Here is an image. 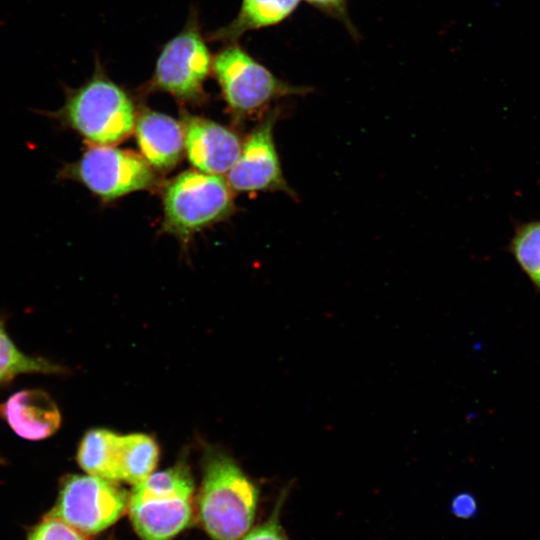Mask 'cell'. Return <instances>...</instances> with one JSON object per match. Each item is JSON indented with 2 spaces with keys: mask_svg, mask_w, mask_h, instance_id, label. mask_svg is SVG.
Segmentation results:
<instances>
[{
  "mask_svg": "<svg viewBox=\"0 0 540 540\" xmlns=\"http://www.w3.org/2000/svg\"><path fill=\"white\" fill-rule=\"evenodd\" d=\"M63 104L39 111L58 128L70 130L88 145L114 146L134 131L138 112L128 92L112 80L98 57L92 75L80 86L62 85Z\"/></svg>",
  "mask_w": 540,
  "mask_h": 540,
  "instance_id": "1",
  "label": "cell"
},
{
  "mask_svg": "<svg viewBox=\"0 0 540 540\" xmlns=\"http://www.w3.org/2000/svg\"><path fill=\"white\" fill-rule=\"evenodd\" d=\"M258 490L238 465L222 454L207 457L198 517L214 540H239L253 524Z\"/></svg>",
  "mask_w": 540,
  "mask_h": 540,
  "instance_id": "2",
  "label": "cell"
},
{
  "mask_svg": "<svg viewBox=\"0 0 540 540\" xmlns=\"http://www.w3.org/2000/svg\"><path fill=\"white\" fill-rule=\"evenodd\" d=\"M233 190L220 175L198 170L178 174L162 190V230L182 241L235 210Z\"/></svg>",
  "mask_w": 540,
  "mask_h": 540,
  "instance_id": "3",
  "label": "cell"
},
{
  "mask_svg": "<svg viewBox=\"0 0 540 540\" xmlns=\"http://www.w3.org/2000/svg\"><path fill=\"white\" fill-rule=\"evenodd\" d=\"M57 179L82 185L103 203L154 189L159 183L157 171L141 154L102 145H88L77 160L63 163Z\"/></svg>",
  "mask_w": 540,
  "mask_h": 540,
  "instance_id": "4",
  "label": "cell"
},
{
  "mask_svg": "<svg viewBox=\"0 0 540 540\" xmlns=\"http://www.w3.org/2000/svg\"><path fill=\"white\" fill-rule=\"evenodd\" d=\"M212 72L228 108L239 117L258 113L280 98L312 91L278 78L236 42L213 57Z\"/></svg>",
  "mask_w": 540,
  "mask_h": 540,
  "instance_id": "5",
  "label": "cell"
},
{
  "mask_svg": "<svg viewBox=\"0 0 540 540\" xmlns=\"http://www.w3.org/2000/svg\"><path fill=\"white\" fill-rule=\"evenodd\" d=\"M213 57L196 15L165 43L148 83L149 91H162L181 102H199L206 96L204 83L212 72Z\"/></svg>",
  "mask_w": 540,
  "mask_h": 540,
  "instance_id": "6",
  "label": "cell"
},
{
  "mask_svg": "<svg viewBox=\"0 0 540 540\" xmlns=\"http://www.w3.org/2000/svg\"><path fill=\"white\" fill-rule=\"evenodd\" d=\"M128 504V493L116 482L90 474H73L61 481L50 513L85 535H92L114 524Z\"/></svg>",
  "mask_w": 540,
  "mask_h": 540,
  "instance_id": "7",
  "label": "cell"
},
{
  "mask_svg": "<svg viewBox=\"0 0 540 540\" xmlns=\"http://www.w3.org/2000/svg\"><path fill=\"white\" fill-rule=\"evenodd\" d=\"M279 114L278 108L268 112L242 143L236 163L226 174L233 191L283 192L296 198L284 177L274 141L273 131Z\"/></svg>",
  "mask_w": 540,
  "mask_h": 540,
  "instance_id": "8",
  "label": "cell"
},
{
  "mask_svg": "<svg viewBox=\"0 0 540 540\" xmlns=\"http://www.w3.org/2000/svg\"><path fill=\"white\" fill-rule=\"evenodd\" d=\"M184 151L198 171L223 175L236 163L242 141L228 127L202 116L182 114Z\"/></svg>",
  "mask_w": 540,
  "mask_h": 540,
  "instance_id": "9",
  "label": "cell"
},
{
  "mask_svg": "<svg viewBox=\"0 0 540 540\" xmlns=\"http://www.w3.org/2000/svg\"><path fill=\"white\" fill-rule=\"evenodd\" d=\"M134 130L141 156L155 171L168 172L180 162L184 152L181 122L164 113L142 109Z\"/></svg>",
  "mask_w": 540,
  "mask_h": 540,
  "instance_id": "10",
  "label": "cell"
},
{
  "mask_svg": "<svg viewBox=\"0 0 540 540\" xmlns=\"http://www.w3.org/2000/svg\"><path fill=\"white\" fill-rule=\"evenodd\" d=\"M0 416L21 438L38 441L60 427L61 414L54 400L39 389L16 392L0 404Z\"/></svg>",
  "mask_w": 540,
  "mask_h": 540,
  "instance_id": "11",
  "label": "cell"
},
{
  "mask_svg": "<svg viewBox=\"0 0 540 540\" xmlns=\"http://www.w3.org/2000/svg\"><path fill=\"white\" fill-rule=\"evenodd\" d=\"M128 511L142 540H171L189 525L192 518L191 499L129 503Z\"/></svg>",
  "mask_w": 540,
  "mask_h": 540,
  "instance_id": "12",
  "label": "cell"
},
{
  "mask_svg": "<svg viewBox=\"0 0 540 540\" xmlns=\"http://www.w3.org/2000/svg\"><path fill=\"white\" fill-rule=\"evenodd\" d=\"M300 0H242L235 18L211 34L213 41L236 42L243 34L279 24L298 7Z\"/></svg>",
  "mask_w": 540,
  "mask_h": 540,
  "instance_id": "13",
  "label": "cell"
},
{
  "mask_svg": "<svg viewBox=\"0 0 540 540\" xmlns=\"http://www.w3.org/2000/svg\"><path fill=\"white\" fill-rule=\"evenodd\" d=\"M121 435L104 428L87 431L82 437L77 461L87 474L109 481H121Z\"/></svg>",
  "mask_w": 540,
  "mask_h": 540,
  "instance_id": "14",
  "label": "cell"
},
{
  "mask_svg": "<svg viewBox=\"0 0 540 540\" xmlns=\"http://www.w3.org/2000/svg\"><path fill=\"white\" fill-rule=\"evenodd\" d=\"M194 483L188 468L184 464L152 473L143 481L134 485L129 496V503L148 500L191 499Z\"/></svg>",
  "mask_w": 540,
  "mask_h": 540,
  "instance_id": "15",
  "label": "cell"
},
{
  "mask_svg": "<svg viewBox=\"0 0 540 540\" xmlns=\"http://www.w3.org/2000/svg\"><path fill=\"white\" fill-rule=\"evenodd\" d=\"M159 459V447L149 435L133 433L121 436V481L137 484L152 474Z\"/></svg>",
  "mask_w": 540,
  "mask_h": 540,
  "instance_id": "16",
  "label": "cell"
},
{
  "mask_svg": "<svg viewBox=\"0 0 540 540\" xmlns=\"http://www.w3.org/2000/svg\"><path fill=\"white\" fill-rule=\"evenodd\" d=\"M63 366L43 358L33 357L20 351L6 332L0 320V385L26 373L63 374Z\"/></svg>",
  "mask_w": 540,
  "mask_h": 540,
  "instance_id": "17",
  "label": "cell"
},
{
  "mask_svg": "<svg viewBox=\"0 0 540 540\" xmlns=\"http://www.w3.org/2000/svg\"><path fill=\"white\" fill-rule=\"evenodd\" d=\"M509 248L522 271L540 289V220L520 225Z\"/></svg>",
  "mask_w": 540,
  "mask_h": 540,
  "instance_id": "18",
  "label": "cell"
},
{
  "mask_svg": "<svg viewBox=\"0 0 540 540\" xmlns=\"http://www.w3.org/2000/svg\"><path fill=\"white\" fill-rule=\"evenodd\" d=\"M27 540H89L59 517L49 513L28 534Z\"/></svg>",
  "mask_w": 540,
  "mask_h": 540,
  "instance_id": "19",
  "label": "cell"
},
{
  "mask_svg": "<svg viewBox=\"0 0 540 540\" xmlns=\"http://www.w3.org/2000/svg\"><path fill=\"white\" fill-rule=\"evenodd\" d=\"M311 6L340 22L352 37L358 32L348 13V0H305Z\"/></svg>",
  "mask_w": 540,
  "mask_h": 540,
  "instance_id": "20",
  "label": "cell"
},
{
  "mask_svg": "<svg viewBox=\"0 0 540 540\" xmlns=\"http://www.w3.org/2000/svg\"><path fill=\"white\" fill-rule=\"evenodd\" d=\"M281 506L282 499L267 521L244 535L241 540H288L279 520Z\"/></svg>",
  "mask_w": 540,
  "mask_h": 540,
  "instance_id": "21",
  "label": "cell"
},
{
  "mask_svg": "<svg viewBox=\"0 0 540 540\" xmlns=\"http://www.w3.org/2000/svg\"><path fill=\"white\" fill-rule=\"evenodd\" d=\"M450 510L459 519H471L478 512L477 501L472 494L462 492L453 497Z\"/></svg>",
  "mask_w": 540,
  "mask_h": 540,
  "instance_id": "22",
  "label": "cell"
},
{
  "mask_svg": "<svg viewBox=\"0 0 540 540\" xmlns=\"http://www.w3.org/2000/svg\"><path fill=\"white\" fill-rule=\"evenodd\" d=\"M1 461H2V460H1V458H0V463H1Z\"/></svg>",
  "mask_w": 540,
  "mask_h": 540,
  "instance_id": "23",
  "label": "cell"
}]
</instances>
